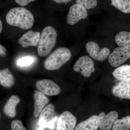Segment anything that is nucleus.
<instances>
[{
	"mask_svg": "<svg viewBox=\"0 0 130 130\" xmlns=\"http://www.w3.org/2000/svg\"><path fill=\"white\" fill-rule=\"evenodd\" d=\"M111 3L122 12L130 13V0H111Z\"/></svg>",
	"mask_w": 130,
	"mask_h": 130,
	"instance_id": "obj_20",
	"label": "nucleus"
},
{
	"mask_svg": "<svg viewBox=\"0 0 130 130\" xmlns=\"http://www.w3.org/2000/svg\"><path fill=\"white\" fill-rule=\"evenodd\" d=\"M116 44L120 46L130 47V32L121 31L115 36Z\"/></svg>",
	"mask_w": 130,
	"mask_h": 130,
	"instance_id": "obj_19",
	"label": "nucleus"
},
{
	"mask_svg": "<svg viewBox=\"0 0 130 130\" xmlns=\"http://www.w3.org/2000/svg\"><path fill=\"white\" fill-rule=\"evenodd\" d=\"M6 48L1 44H0V54L1 56H6Z\"/></svg>",
	"mask_w": 130,
	"mask_h": 130,
	"instance_id": "obj_26",
	"label": "nucleus"
},
{
	"mask_svg": "<svg viewBox=\"0 0 130 130\" xmlns=\"http://www.w3.org/2000/svg\"><path fill=\"white\" fill-rule=\"evenodd\" d=\"M39 32L30 30L24 34L18 40V43L23 48L38 46L40 38Z\"/></svg>",
	"mask_w": 130,
	"mask_h": 130,
	"instance_id": "obj_12",
	"label": "nucleus"
},
{
	"mask_svg": "<svg viewBox=\"0 0 130 130\" xmlns=\"http://www.w3.org/2000/svg\"><path fill=\"white\" fill-rule=\"evenodd\" d=\"M58 116L55 111V107L53 104H49L42 110L39 118V124L41 129L44 128L52 129L56 121Z\"/></svg>",
	"mask_w": 130,
	"mask_h": 130,
	"instance_id": "obj_4",
	"label": "nucleus"
},
{
	"mask_svg": "<svg viewBox=\"0 0 130 130\" xmlns=\"http://www.w3.org/2000/svg\"><path fill=\"white\" fill-rule=\"evenodd\" d=\"M6 19L9 25L23 29H30L34 23V16L32 13L23 7H15L10 9Z\"/></svg>",
	"mask_w": 130,
	"mask_h": 130,
	"instance_id": "obj_1",
	"label": "nucleus"
},
{
	"mask_svg": "<svg viewBox=\"0 0 130 130\" xmlns=\"http://www.w3.org/2000/svg\"><path fill=\"white\" fill-rule=\"evenodd\" d=\"M36 0H15V2L21 6H25Z\"/></svg>",
	"mask_w": 130,
	"mask_h": 130,
	"instance_id": "obj_25",
	"label": "nucleus"
},
{
	"mask_svg": "<svg viewBox=\"0 0 130 130\" xmlns=\"http://www.w3.org/2000/svg\"><path fill=\"white\" fill-rule=\"evenodd\" d=\"M11 130H26L23 123L19 120H14L12 121L11 124Z\"/></svg>",
	"mask_w": 130,
	"mask_h": 130,
	"instance_id": "obj_24",
	"label": "nucleus"
},
{
	"mask_svg": "<svg viewBox=\"0 0 130 130\" xmlns=\"http://www.w3.org/2000/svg\"><path fill=\"white\" fill-rule=\"evenodd\" d=\"M95 64L88 56H84L79 58L73 66V70L79 72L85 77H89L91 73L95 71Z\"/></svg>",
	"mask_w": 130,
	"mask_h": 130,
	"instance_id": "obj_5",
	"label": "nucleus"
},
{
	"mask_svg": "<svg viewBox=\"0 0 130 130\" xmlns=\"http://www.w3.org/2000/svg\"><path fill=\"white\" fill-rule=\"evenodd\" d=\"M54 2L57 3H66L70 2L72 0H53Z\"/></svg>",
	"mask_w": 130,
	"mask_h": 130,
	"instance_id": "obj_27",
	"label": "nucleus"
},
{
	"mask_svg": "<svg viewBox=\"0 0 130 130\" xmlns=\"http://www.w3.org/2000/svg\"><path fill=\"white\" fill-rule=\"evenodd\" d=\"M112 92L116 97L130 100V81H119L113 86Z\"/></svg>",
	"mask_w": 130,
	"mask_h": 130,
	"instance_id": "obj_14",
	"label": "nucleus"
},
{
	"mask_svg": "<svg viewBox=\"0 0 130 130\" xmlns=\"http://www.w3.org/2000/svg\"><path fill=\"white\" fill-rule=\"evenodd\" d=\"M77 123V118L71 112H63L58 118L56 130H74Z\"/></svg>",
	"mask_w": 130,
	"mask_h": 130,
	"instance_id": "obj_9",
	"label": "nucleus"
},
{
	"mask_svg": "<svg viewBox=\"0 0 130 130\" xmlns=\"http://www.w3.org/2000/svg\"><path fill=\"white\" fill-rule=\"evenodd\" d=\"M38 90L48 96L57 95L61 92L60 86L52 80L43 79L37 82L36 84Z\"/></svg>",
	"mask_w": 130,
	"mask_h": 130,
	"instance_id": "obj_10",
	"label": "nucleus"
},
{
	"mask_svg": "<svg viewBox=\"0 0 130 130\" xmlns=\"http://www.w3.org/2000/svg\"><path fill=\"white\" fill-rule=\"evenodd\" d=\"M112 75L119 81H130V65H123L118 68L114 71Z\"/></svg>",
	"mask_w": 130,
	"mask_h": 130,
	"instance_id": "obj_17",
	"label": "nucleus"
},
{
	"mask_svg": "<svg viewBox=\"0 0 130 130\" xmlns=\"http://www.w3.org/2000/svg\"><path fill=\"white\" fill-rule=\"evenodd\" d=\"M88 13L87 10L81 5L76 4L70 8L67 17V24L74 25L82 19L87 18Z\"/></svg>",
	"mask_w": 130,
	"mask_h": 130,
	"instance_id": "obj_8",
	"label": "nucleus"
},
{
	"mask_svg": "<svg viewBox=\"0 0 130 130\" xmlns=\"http://www.w3.org/2000/svg\"><path fill=\"white\" fill-rule=\"evenodd\" d=\"M14 83V77L8 68L0 71V84L5 88H10Z\"/></svg>",
	"mask_w": 130,
	"mask_h": 130,
	"instance_id": "obj_18",
	"label": "nucleus"
},
{
	"mask_svg": "<svg viewBox=\"0 0 130 130\" xmlns=\"http://www.w3.org/2000/svg\"><path fill=\"white\" fill-rule=\"evenodd\" d=\"M86 51L91 57L98 61H103L110 55L111 51L109 48H103L100 49V47L95 42L91 41L86 44Z\"/></svg>",
	"mask_w": 130,
	"mask_h": 130,
	"instance_id": "obj_7",
	"label": "nucleus"
},
{
	"mask_svg": "<svg viewBox=\"0 0 130 130\" xmlns=\"http://www.w3.org/2000/svg\"><path fill=\"white\" fill-rule=\"evenodd\" d=\"M20 102V99L18 96L12 95L4 106L3 108L4 113L9 118H14L16 115V106Z\"/></svg>",
	"mask_w": 130,
	"mask_h": 130,
	"instance_id": "obj_15",
	"label": "nucleus"
},
{
	"mask_svg": "<svg viewBox=\"0 0 130 130\" xmlns=\"http://www.w3.org/2000/svg\"><path fill=\"white\" fill-rule=\"evenodd\" d=\"M57 34L56 31L52 26H48L43 30L38 45V55L44 57L50 53L56 44Z\"/></svg>",
	"mask_w": 130,
	"mask_h": 130,
	"instance_id": "obj_2",
	"label": "nucleus"
},
{
	"mask_svg": "<svg viewBox=\"0 0 130 130\" xmlns=\"http://www.w3.org/2000/svg\"><path fill=\"white\" fill-rule=\"evenodd\" d=\"M33 97L35 102L33 115L35 118H37L45 106L49 102V100L44 93L38 90L34 91Z\"/></svg>",
	"mask_w": 130,
	"mask_h": 130,
	"instance_id": "obj_13",
	"label": "nucleus"
},
{
	"mask_svg": "<svg viewBox=\"0 0 130 130\" xmlns=\"http://www.w3.org/2000/svg\"><path fill=\"white\" fill-rule=\"evenodd\" d=\"M34 61V58L27 56L19 59L17 62V65L20 67L26 66L32 64Z\"/></svg>",
	"mask_w": 130,
	"mask_h": 130,
	"instance_id": "obj_23",
	"label": "nucleus"
},
{
	"mask_svg": "<svg viewBox=\"0 0 130 130\" xmlns=\"http://www.w3.org/2000/svg\"><path fill=\"white\" fill-rule=\"evenodd\" d=\"M130 58V47L119 46L115 49L108 57V61L113 67H118Z\"/></svg>",
	"mask_w": 130,
	"mask_h": 130,
	"instance_id": "obj_6",
	"label": "nucleus"
},
{
	"mask_svg": "<svg viewBox=\"0 0 130 130\" xmlns=\"http://www.w3.org/2000/svg\"><path fill=\"white\" fill-rule=\"evenodd\" d=\"M3 29V26L2 22L1 20H0V32H1Z\"/></svg>",
	"mask_w": 130,
	"mask_h": 130,
	"instance_id": "obj_28",
	"label": "nucleus"
},
{
	"mask_svg": "<svg viewBox=\"0 0 130 130\" xmlns=\"http://www.w3.org/2000/svg\"><path fill=\"white\" fill-rule=\"evenodd\" d=\"M112 130H129L130 129V116H126L121 119H117Z\"/></svg>",
	"mask_w": 130,
	"mask_h": 130,
	"instance_id": "obj_21",
	"label": "nucleus"
},
{
	"mask_svg": "<svg viewBox=\"0 0 130 130\" xmlns=\"http://www.w3.org/2000/svg\"><path fill=\"white\" fill-rule=\"evenodd\" d=\"M76 4L82 6L86 9L94 8L97 5V0H76Z\"/></svg>",
	"mask_w": 130,
	"mask_h": 130,
	"instance_id": "obj_22",
	"label": "nucleus"
},
{
	"mask_svg": "<svg viewBox=\"0 0 130 130\" xmlns=\"http://www.w3.org/2000/svg\"><path fill=\"white\" fill-rule=\"evenodd\" d=\"M100 130H111L119 117V114L116 111H112L107 114L102 112L98 116Z\"/></svg>",
	"mask_w": 130,
	"mask_h": 130,
	"instance_id": "obj_11",
	"label": "nucleus"
},
{
	"mask_svg": "<svg viewBox=\"0 0 130 130\" xmlns=\"http://www.w3.org/2000/svg\"><path fill=\"white\" fill-rule=\"evenodd\" d=\"M71 56L69 49L64 47L59 48L44 61V68L48 71L58 70L69 60Z\"/></svg>",
	"mask_w": 130,
	"mask_h": 130,
	"instance_id": "obj_3",
	"label": "nucleus"
},
{
	"mask_svg": "<svg viewBox=\"0 0 130 130\" xmlns=\"http://www.w3.org/2000/svg\"><path fill=\"white\" fill-rule=\"evenodd\" d=\"M98 116L94 115L79 123L75 128V130H98Z\"/></svg>",
	"mask_w": 130,
	"mask_h": 130,
	"instance_id": "obj_16",
	"label": "nucleus"
}]
</instances>
